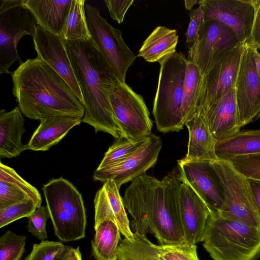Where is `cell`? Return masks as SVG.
Here are the masks:
<instances>
[{"label":"cell","instance_id":"obj_1","mask_svg":"<svg viewBox=\"0 0 260 260\" xmlns=\"http://www.w3.org/2000/svg\"><path fill=\"white\" fill-rule=\"evenodd\" d=\"M181 185L175 170L161 180L146 173L133 180L122 199L133 218V233L151 234L160 245L184 243L179 203Z\"/></svg>","mask_w":260,"mask_h":260},{"label":"cell","instance_id":"obj_2","mask_svg":"<svg viewBox=\"0 0 260 260\" xmlns=\"http://www.w3.org/2000/svg\"><path fill=\"white\" fill-rule=\"evenodd\" d=\"M13 93L26 117L54 116L82 118L85 108L67 82L46 62L28 59L11 73Z\"/></svg>","mask_w":260,"mask_h":260},{"label":"cell","instance_id":"obj_3","mask_svg":"<svg viewBox=\"0 0 260 260\" xmlns=\"http://www.w3.org/2000/svg\"><path fill=\"white\" fill-rule=\"evenodd\" d=\"M67 52L80 88L85 108L82 122L95 133L115 139L121 133L114 120L109 94L119 80L92 41H66Z\"/></svg>","mask_w":260,"mask_h":260},{"label":"cell","instance_id":"obj_4","mask_svg":"<svg viewBox=\"0 0 260 260\" xmlns=\"http://www.w3.org/2000/svg\"><path fill=\"white\" fill-rule=\"evenodd\" d=\"M203 246L214 260H257L260 228L212 213L203 234Z\"/></svg>","mask_w":260,"mask_h":260},{"label":"cell","instance_id":"obj_5","mask_svg":"<svg viewBox=\"0 0 260 260\" xmlns=\"http://www.w3.org/2000/svg\"><path fill=\"white\" fill-rule=\"evenodd\" d=\"M43 192L55 236L62 242L83 239L87 224L86 209L77 188L62 177L51 179Z\"/></svg>","mask_w":260,"mask_h":260},{"label":"cell","instance_id":"obj_6","mask_svg":"<svg viewBox=\"0 0 260 260\" xmlns=\"http://www.w3.org/2000/svg\"><path fill=\"white\" fill-rule=\"evenodd\" d=\"M187 62L184 55L176 51L159 63L153 114L157 129L162 133L179 132L185 125L181 105Z\"/></svg>","mask_w":260,"mask_h":260},{"label":"cell","instance_id":"obj_7","mask_svg":"<svg viewBox=\"0 0 260 260\" xmlns=\"http://www.w3.org/2000/svg\"><path fill=\"white\" fill-rule=\"evenodd\" d=\"M220 182L224 204L220 216L260 228V216L255 206L248 179L229 160H211Z\"/></svg>","mask_w":260,"mask_h":260},{"label":"cell","instance_id":"obj_8","mask_svg":"<svg viewBox=\"0 0 260 260\" xmlns=\"http://www.w3.org/2000/svg\"><path fill=\"white\" fill-rule=\"evenodd\" d=\"M85 8L92 41L118 80L125 82L127 71L137 56L123 41L121 31L113 27L103 18L96 7L86 4Z\"/></svg>","mask_w":260,"mask_h":260},{"label":"cell","instance_id":"obj_9","mask_svg":"<svg viewBox=\"0 0 260 260\" xmlns=\"http://www.w3.org/2000/svg\"><path fill=\"white\" fill-rule=\"evenodd\" d=\"M113 115L121 136L137 140L151 134L153 126L143 97L125 82L118 81L109 94Z\"/></svg>","mask_w":260,"mask_h":260},{"label":"cell","instance_id":"obj_10","mask_svg":"<svg viewBox=\"0 0 260 260\" xmlns=\"http://www.w3.org/2000/svg\"><path fill=\"white\" fill-rule=\"evenodd\" d=\"M244 46L240 44L221 54L201 76L196 112L203 111L234 86Z\"/></svg>","mask_w":260,"mask_h":260},{"label":"cell","instance_id":"obj_11","mask_svg":"<svg viewBox=\"0 0 260 260\" xmlns=\"http://www.w3.org/2000/svg\"><path fill=\"white\" fill-rule=\"evenodd\" d=\"M37 25L23 0L0 12V74H11L10 68L15 61L23 63L18 53V43L26 35L33 37Z\"/></svg>","mask_w":260,"mask_h":260},{"label":"cell","instance_id":"obj_12","mask_svg":"<svg viewBox=\"0 0 260 260\" xmlns=\"http://www.w3.org/2000/svg\"><path fill=\"white\" fill-rule=\"evenodd\" d=\"M240 44L230 27L215 20H205L186 59L195 64L203 76L219 55Z\"/></svg>","mask_w":260,"mask_h":260},{"label":"cell","instance_id":"obj_13","mask_svg":"<svg viewBox=\"0 0 260 260\" xmlns=\"http://www.w3.org/2000/svg\"><path fill=\"white\" fill-rule=\"evenodd\" d=\"M234 89L241 128L260 117V78L255 67L254 48L245 44Z\"/></svg>","mask_w":260,"mask_h":260},{"label":"cell","instance_id":"obj_14","mask_svg":"<svg viewBox=\"0 0 260 260\" xmlns=\"http://www.w3.org/2000/svg\"><path fill=\"white\" fill-rule=\"evenodd\" d=\"M161 146L160 138L151 134L131 155L109 166L97 168L94 171L93 179L104 183L113 181L119 189L122 184L146 173L155 165Z\"/></svg>","mask_w":260,"mask_h":260},{"label":"cell","instance_id":"obj_15","mask_svg":"<svg viewBox=\"0 0 260 260\" xmlns=\"http://www.w3.org/2000/svg\"><path fill=\"white\" fill-rule=\"evenodd\" d=\"M198 4L203 11L205 20L225 24L234 31L239 43H246L254 16L252 0H201Z\"/></svg>","mask_w":260,"mask_h":260},{"label":"cell","instance_id":"obj_16","mask_svg":"<svg viewBox=\"0 0 260 260\" xmlns=\"http://www.w3.org/2000/svg\"><path fill=\"white\" fill-rule=\"evenodd\" d=\"M177 163L180 178L202 199L212 213H219L224 204V197L210 161H189L183 158Z\"/></svg>","mask_w":260,"mask_h":260},{"label":"cell","instance_id":"obj_17","mask_svg":"<svg viewBox=\"0 0 260 260\" xmlns=\"http://www.w3.org/2000/svg\"><path fill=\"white\" fill-rule=\"evenodd\" d=\"M37 59L43 60L54 70L69 84L83 105L82 94L76 78L68 53L66 41L37 25L32 37Z\"/></svg>","mask_w":260,"mask_h":260},{"label":"cell","instance_id":"obj_18","mask_svg":"<svg viewBox=\"0 0 260 260\" xmlns=\"http://www.w3.org/2000/svg\"><path fill=\"white\" fill-rule=\"evenodd\" d=\"M179 203L185 242L196 244L202 242L211 211L194 189L182 179Z\"/></svg>","mask_w":260,"mask_h":260},{"label":"cell","instance_id":"obj_19","mask_svg":"<svg viewBox=\"0 0 260 260\" xmlns=\"http://www.w3.org/2000/svg\"><path fill=\"white\" fill-rule=\"evenodd\" d=\"M199 113L217 141L231 137L240 131L234 87L219 100Z\"/></svg>","mask_w":260,"mask_h":260},{"label":"cell","instance_id":"obj_20","mask_svg":"<svg viewBox=\"0 0 260 260\" xmlns=\"http://www.w3.org/2000/svg\"><path fill=\"white\" fill-rule=\"evenodd\" d=\"M82 122V118L69 116H54L41 119L25 150L45 151L57 144L74 127Z\"/></svg>","mask_w":260,"mask_h":260},{"label":"cell","instance_id":"obj_21","mask_svg":"<svg viewBox=\"0 0 260 260\" xmlns=\"http://www.w3.org/2000/svg\"><path fill=\"white\" fill-rule=\"evenodd\" d=\"M26 200L41 206L38 190L23 179L14 169L0 162V208Z\"/></svg>","mask_w":260,"mask_h":260},{"label":"cell","instance_id":"obj_22","mask_svg":"<svg viewBox=\"0 0 260 260\" xmlns=\"http://www.w3.org/2000/svg\"><path fill=\"white\" fill-rule=\"evenodd\" d=\"M185 125L188 131L189 139L187 153L183 158L189 161L218 159L215 153L217 140L202 115L196 112Z\"/></svg>","mask_w":260,"mask_h":260},{"label":"cell","instance_id":"obj_23","mask_svg":"<svg viewBox=\"0 0 260 260\" xmlns=\"http://www.w3.org/2000/svg\"><path fill=\"white\" fill-rule=\"evenodd\" d=\"M25 132V119L18 106L8 112L1 110V158L15 157L25 150L21 141Z\"/></svg>","mask_w":260,"mask_h":260},{"label":"cell","instance_id":"obj_24","mask_svg":"<svg viewBox=\"0 0 260 260\" xmlns=\"http://www.w3.org/2000/svg\"><path fill=\"white\" fill-rule=\"evenodd\" d=\"M72 0H23V5L34 15L38 25L61 35Z\"/></svg>","mask_w":260,"mask_h":260},{"label":"cell","instance_id":"obj_25","mask_svg":"<svg viewBox=\"0 0 260 260\" xmlns=\"http://www.w3.org/2000/svg\"><path fill=\"white\" fill-rule=\"evenodd\" d=\"M178 41L176 29L157 26L143 42L138 56L147 62L159 63L176 52Z\"/></svg>","mask_w":260,"mask_h":260},{"label":"cell","instance_id":"obj_26","mask_svg":"<svg viewBox=\"0 0 260 260\" xmlns=\"http://www.w3.org/2000/svg\"><path fill=\"white\" fill-rule=\"evenodd\" d=\"M215 153L218 159L226 160L260 153V129L240 131L217 141Z\"/></svg>","mask_w":260,"mask_h":260},{"label":"cell","instance_id":"obj_27","mask_svg":"<svg viewBox=\"0 0 260 260\" xmlns=\"http://www.w3.org/2000/svg\"><path fill=\"white\" fill-rule=\"evenodd\" d=\"M95 233L91 241V253L96 260H118L120 232L112 220L101 222L94 228Z\"/></svg>","mask_w":260,"mask_h":260},{"label":"cell","instance_id":"obj_28","mask_svg":"<svg viewBox=\"0 0 260 260\" xmlns=\"http://www.w3.org/2000/svg\"><path fill=\"white\" fill-rule=\"evenodd\" d=\"M84 0H72L61 36L66 41L91 39L86 16Z\"/></svg>","mask_w":260,"mask_h":260},{"label":"cell","instance_id":"obj_29","mask_svg":"<svg viewBox=\"0 0 260 260\" xmlns=\"http://www.w3.org/2000/svg\"><path fill=\"white\" fill-rule=\"evenodd\" d=\"M134 240L126 238L121 241L118 250V260H160L158 256L157 245L146 237L134 233Z\"/></svg>","mask_w":260,"mask_h":260},{"label":"cell","instance_id":"obj_30","mask_svg":"<svg viewBox=\"0 0 260 260\" xmlns=\"http://www.w3.org/2000/svg\"><path fill=\"white\" fill-rule=\"evenodd\" d=\"M201 76L197 66L193 63L187 61L181 105V115L184 125L196 112L197 99Z\"/></svg>","mask_w":260,"mask_h":260},{"label":"cell","instance_id":"obj_31","mask_svg":"<svg viewBox=\"0 0 260 260\" xmlns=\"http://www.w3.org/2000/svg\"><path fill=\"white\" fill-rule=\"evenodd\" d=\"M103 186L105 189L114 215L115 223L124 238L133 241L134 240V233L131 229L123 199L119 193V189L112 180L106 181Z\"/></svg>","mask_w":260,"mask_h":260},{"label":"cell","instance_id":"obj_32","mask_svg":"<svg viewBox=\"0 0 260 260\" xmlns=\"http://www.w3.org/2000/svg\"><path fill=\"white\" fill-rule=\"evenodd\" d=\"M148 137L133 140L120 136L108 148L97 168L109 166L131 155L146 142Z\"/></svg>","mask_w":260,"mask_h":260},{"label":"cell","instance_id":"obj_33","mask_svg":"<svg viewBox=\"0 0 260 260\" xmlns=\"http://www.w3.org/2000/svg\"><path fill=\"white\" fill-rule=\"evenodd\" d=\"M26 236L7 231L0 237V260H20L25 251Z\"/></svg>","mask_w":260,"mask_h":260},{"label":"cell","instance_id":"obj_34","mask_svg":"<svg viewBox=\"0 0 260 260\" xmlns=\"http://www.w3.org/2000/svg\"><path fill=\"white\" fill-rule=\"evenodd\" d=\"M196 244L186 242L178 244L157 245L160 260H200Z\"/></svg>","mask_w":260,"mask_h":260},{"label":"cell","instance_id":"obj_35","mask_svg":"<svg viewBox=\"0 0 260 260\" xmlns=\"http://www.w3.org/2000/svg\"><path fill=\"white\" fill-rule=\"evenodd\" d=\"M37 208L30 200L0 208V228L23 217H28Z\"/></svg>","mask_w":260,"mask_h":260},{"label":"cell","instance_id":"obj_36","mask_svg":"<svg viewBox=\"0 0 260 260\" xmlns=\"http://www.w3.org/2000/svg\"><path fill=\"white\" fill-rule=\"evenodd\" d=\"M247 179L260 181V153L229 160Z\"/></svg>","mask_w":260,"mask_h":260},{"label":"cell","instance_id":"obj_37","mask_svg":"<svg viewBox=\"0 0 260 260\" xmlns=\"http://www.w3.org/2000/svg\"><path fill=\"white\" fill-rule=\"evenodd\" d=\"M49 218L50 215L46 206H41L37 208L28 217L27 230L41 241L47 238L46 224Z\"/></svg>","mask_w":260,"mask_h":260},{"label":"cell","instance_id":"obj_38","mask_svg":"<svg viewBox=\"0 0 260 260\" xmlns=\"http://www.w3.org/2000/svg\"><path fill=\"white\" fill-rule=\"evenodd\" d=\"M63 245L60 242L42 241L33 245L30 253L24 260H53Z\"/></svg>","mask_w":260,"mask_h":260},{"label":"cell","instance_id":"obj_39","mask_svg":"<svg viewBox=\"0 0 260 260\" xmlns=\"http://www.w3.org/2000/svg\"><path fill=\"white\" fill-rule=\"evenodd\" d=\"M190 20L185 36L186 46L189 48L193 44L204 22V14L200 6L191 10L189 13Z\"/></svg>","mask_w":260,"mask_h":260},{"label":"cell","instance_id":"obj_40","mask_svg":"<svg viewBox=\"0 0 260 260\" xmlns=\"http://www.w3.org/2000/svg\"><path fill=\"white\" fill-rule=\"evenodd\" d=\"M110 15L118 23H121L129 8L133 5L134 0H105Z\"/></svg>","mask_w":260,"mask_h":260},{"label":"cell","instance_id":"obj_41","mask_svg":"<svg viewBox=\"0 0 260 260\" xmlns=\"http://www.w3.org/2000/svg\"><path fill=\"white\" fill-rule=\"evenodd\" d=\"M254 7V16L249 39L246 45L254 49H260V0H252Z\"/></svg>","mask_w":260,"mask_h":260},{"label":"cell","instance_id":"obj_42","mask_svg":"<svg viewBox=\"0 0 260 260\" xmlns=\"http://www.w3.org/2000/svg\"><path fill=\"white\" fill-rule=\"evenodd\" d=\"M248 179L254 203L260 216V181L251 179Z\"/></svg>","mask_w":260,"mask_h":260},{"label":"cell","instance_id":"obj_43","mask_svg":"<svg viewBox=\"0 0 260 260\" xmlns=\"http://www.w3.org/2000/svg\"><path fill=\"white\" fill-rule=\"evenodd\" d=\"M67 260H82L79 247L74 248L70 246L67 254Z\"/></svg>","mask_w":260,"mask_h":260},{"label":"cell","instance_id":"obj_44","mask_svg":"<svg viewBox=\"0 0 260 260\" xmlns=\"http://www.w3.org/2000/svg\"><path fill=\"white\" fill-rule=\"evenodd\" d=\"M70 247L69 246L63 245L56 254L53 260H67Z\"/></svg>","mask_w":260,"mask_h":260},{"label":"cell","instance_id":"obj_45","mask_svg":"<svg viewBox=\"0 0 260 260\" xmlns=\"http://www.w3.org/2000/svg\"><path fill=\"white\" fill-rule=\"evenodd\" d=\"M254 58L256 71L260 78V52L256 49H254Z\"/></svg>","mask_w":260,"mask_h":260},{"label":"cell","instance_id":"obj_46","mask_svg":"<svg viewBox=\"0 0 260 260\" xmlns=\"http://www.w3.org/2000/svg\"><path fill=\"white\" fill-rule=\"evenodd\" d=\"M199 1L196 0H185L184 5L187 10H192L193 7L198 3Z\"/></svg>","mask_w":260,"mask_h":260}]
</instances>
